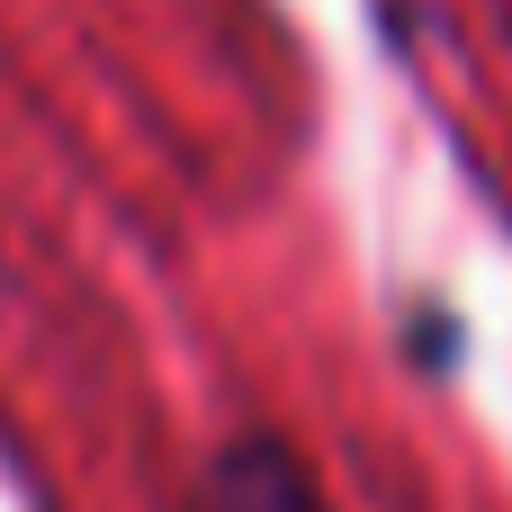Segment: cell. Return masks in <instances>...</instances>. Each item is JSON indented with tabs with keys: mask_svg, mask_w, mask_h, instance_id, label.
Returning a JSON list of instances; mask_svg holds the SVG:
<instances>
[{
	"mask_svg": "<svg viewBox=\"0 0 512 512\" xmlns=\"http://www.w3.org/2000/svg\"><path fill=\"white\" fill-rule=\"evenodd\" d=\"M198 512H324V495H315V477L297 468V450H279V441H234V450L207 468Z\"/></svg>",
	"mask_w": 512,
	"mask_h": 512,
	"instance_id": "cell-1",
	"label": "cell"
}]
</instances>
